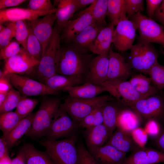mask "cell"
Segmentation results:
<instances>
[{"mask_svg": "<svg viewBox=\"0 0 164 164\" xmlns=\"http://www.w3.org/2000/svg\"><path fill=\"white\" fill-rule=\"evenodd\" d=\"M93 59L91 54L82 51L73 45L60 47L56 58V73L86 79Z\"/></svg>", "mask_w": 164, "mask_h": 164, "instance_id": "cell-1", "label": "cell"}, {"mask_svg": "<svg viewBox=\"0 0 164 164\" xmlns=\"http://www.w3.org/2000/svg\"><path fill=\"white\" fill-rule=\"evenodd\" d=\"M77 138L75 134L64 139L54 141L45 139L39 142L54 164H78Z\"/></svg>", "mask_w": 164, "mask_h": 164, "instance_id": "cell-2", "label": "cell"}, {"mask_svg": "<svg viewBox=\"0 0 164 164\" xmlns=\"http://www.w3.org/2000/svg\"><path fill=\"white\" fill-rule=\"evenodd\" d=\"M61 104V100L58 98L44 99L35 114L32 125L26 136L34 139L45 136Z\"/></svg>", "mask_w": 164, "mask_h": 164, "instance_id": "cell-3", "label": "cell"}, {"mask_svg": "<svg viewBox=\"0 0 164 164\" xmlns=\"http://www.w3.org/2000/svg\"><path fill=\"white\" fill-rule=\"evenodd\" d=\"M114 100L108 95L97 96L91 98H79L68 96L60 106L71 118L79 124L86 116L96 109Z\"/></svg>", "mask_w": 164, "mask_h": 164, "instance_id": "cell-4", "label": "cell"}, {"mask_svg": "<svg viewBox=\"0 0 164 164\" xmlns=\"http://www.w3.org/2000/svg\"><path fill=\"white\" fill-rule=\"evenodd\" d=\"M130 50L128 62L132 69L141 73L148 74L156 61L158 53L150 43L138 37L136 43Z\"/></svg>", "mask_w": 164, "mask_h": 164, "instance_id": "cell-5", "label": "cell"}, {"mask_svg": "<svg viewBox=\"0 0 164 164\" xmlns=\"http://www.w3.org/2000/svg\"><path fill=\"white\" fill-rule=\"evenodd\" d=\"M60 32L56 26L46 51L36 67L37 76L43 84L47 79L56 74V58L60 48Z\"/></svg>", "mask_w": 164, "mask_h": 164, "instance_id": "cell-6", "label": "cell"}, {"mask_svg": "<svg viewBox=\"0 0 164 164\" xmlns=\"http://www.w3.org/2000/svg\"><path fill=\"white\" fill-rule=\"evenodd\" d=\"M60 105L55 113L51 125L45 137L46 139L57 140L70 137L80 128Z\"/></svg>", "mask_w": 164, "mask_h": 164, "instance_id": "cell-7", "label": "cell"}, {"mask_svg": "<svg viewBox=\"0 0 164 164\" xmlns=\"http://www.w3.org/2000/svg\"><path fill=\"white\" fill-rule=\"evenodd\" d=\"M135 23L140 38L149 43H155L164 48V28L154 20L138 13L130 17Z\"/></svg>", "mask_w": 164, "mask_h": 164, "instance_id": "cell-8", "label": "cell"}, {"mask_svg": "<svg viewBox=\"0 0 164 164\" xmlns=\"http://www.w3.org/2000/svg\"><path fill=\"white\" fill-rule=\"evenodd\" d=\"M5 76L12 86L24 96L53 95L59 92L42 82L21 75L9 73Z\"/></svg>", "mask_w": 164, "mask_h": 164, "instance_id": "cell-9", "label": "cell"}, {"mask_svg": "<svg viewBox=\"0 0 164 164\" xmlns=\"http://www.w3.org/2000/svg\"><path fill=\"white\" fill-rule=\"evenodd\" d=\"M101 86L124 105L130 107L140 99L141 95L129 81L115 80L106 81Z\"/></svg>", "mask_w": 164, "mask_h": 164, "instance_id": "cell-10", "label": "cell"}, {"mask_svg": "<svg viewBox=\"0 0 164 164\" xmlns=\"http://www.w3.org/2000/svg\"><path fill=\"white\" fill-rule=\"evenodd\" d=\"M56 13L45 15L41 18L26 21L28 27L40 43L42 48V56L45 52L52 36L53 25L56 20Z\"/></svg>", "mask_w": 164, "mask_h": 164, "instance_id": "cell-11", "label": "cell"}, {"mask_svg": "<svg viewBox=\"0 0 164 164\" xmlns=\"http://www.w3.org/2000/svg\"><path fill=\"white\" fill-rule=\"evenodd\" d=\"M39 61L32 57L23 47L18 54L5 60L4 76L9 73H29L36 67Z\"/></svg>", "mask_w": 164, "mask_h": 164, "instance_id": "cell-12", "label": "cell"}, {"mask_svg": "<svg viewBox=\"0 0 164 164\" xmlns=\"http://www.w3.org/2000/svg\"><path fill=\"white\" fill-rule=\"evenodd\" d=\"M137 27L135 22L128 19L119 22L114 29L112 43L119 51L130 50L135 38Z\"/></svg>", "mask_w": 164, "mask_h": 164, "instance_id": "cell-13", "label": "cell"}, {"mask_svg": "<svg viewBox=\"0 0 164 164\" xmlns=\"http://www.w3.org/2000/svg\"><path fill=\"white\" fill-rule=\"evenodd\" d=\"M97 0L84 10L78 13L76 18L69 20L63 30L61 39L67 42H71L83 30L95 22L92 15V11Z\"/></svg>", "mask_w": 164, "mask_h": 164, "instance_id": "cell-14", "label": "cell"}, {"mask_svg": "<svg viewBox=\"0 0 164 164\" xmlns=\"http://www.w3.org/2000/svg\"><path fill=\"white\" fill-rule=\"evenodd\" d=\"M130 107L140 118L148 120L155 119L164 111L162 99L156 95L141 99Z\"/></svg>", "mask_w": 164, "mask_h": 164, "instance_id": "cell-15", "label": "cell"}, {"mask_svg": "<svg viewBox=\"0 0 164 164\" xmlns=\"http://www.w3.org/2000/svg\"><path fill=\"white\" fill-rule=\"evenodd\" d=\"M132 69L121 55L110 49L108 71L106 81H126L131 75Z\"/></svg>", "mask_w": 164, "mask_h": 164, "instance_id": "cell-16", "label": "cell"}, {"mask_svg": "<svg viewBox=\"0 0 164 164\" xmlns=\"http://www.w3.org/2000/svg\"><path fill=\"white\" fill-rule=\"evenodd\" d=\"M57 9L49 11H39L29 9L13 8L0 10V25L20 20L29 21L37 19L39 17L54 13Z\"/></svg>", "mask_w": 164, "mask_h": 164, "instance_id": "cell-17", "label": "cell"}, {"mask_svg": "<svg viewBox=\"0 0 164 164\" xmlns=\"http://www.w3.org/2000/svg\"><path fill=\"white\" fill-rule=\"evenodd\" d=\"M109 63V52L98 55L91 61L88 72L86 78V83L98 86L106 80Z\"/></svg>", "mask_w": 164, "mask_h": 164, "instance_id": "cell-18", "label": "cell"}, {"mask_svg": "<svg viewBox=\"0 0 164 164\" xmlns=\"http://www.w3.org/2000/svg\"><path fill=\"white\" fill-rule=\"evenodd\" d=\"M88 150L100 164H122L126 158V153L109 144L89 148Z\"/></svg>", "mask_w": 164, "mask_h": 164, "instance_id": "cell-19", "label": "cell"}, {"mask_svg": "<svg viewBox=\"0 0 164 164\" xmlns=\"http://www.w3.org/2000/svg\"><path fill=\"white\" fill-rule=\"evenodd\" d=\"M164 162V152L151 148H140L126 158L122 164H157Z\"/></svg>", "mask_w": 164, "mask_h": 164, "instance_id": "cell-20", "label": "cell"}, {"mask_svg": "<svg viewBox=\"0 0 164 164\" xmlns=\"http://www.w3.org/2000/svg\"><path fill=\"white\" fill-rule=\"evenodd\" d=\"M105 27L95 22L87 27L71 41L73 45L85 52L89 50V46L94 41L97 35Z\"/></svg>", "mask_w": 164, "mask_h": 164, "instance_id": "cell-21", "label": "cell"}, {"mask_svg": "<svg viewBox=\"0 0 164 164\" xmlns=\"http://www.w3.org/2000/svg\"><path fill=\"white\" fill-rule=\"evenodd\" d=\"M114 26L110 22L102 29L94 41L89 46V50L98 55L108 53L113 42Z\"/></svg>", "mask_w": 164, "mask_h": 164, "instance_id": "cell-22", "label": "cell"}, {"mask_svg": "<svg viewBox=\"0 0 164 164\" xmlns=\"http://www.w3.org/2000/svg\"><path fill=\"white\" fill-rule=\"evenodd\" d=\"M54 2L57 7L56 27L60 32L78 8L76 0H56Z\"/></svg>", "mask_w": 164, "mask_h": 164, "instance_id": "cell-23", "label": "cell"}, {"mask_svg": "<svg viewBox=\"0 0 164 164\" xmlns=\"http://www.w3.org/2000/svg\"><path fill=\"white\" fill-rule=\"evenodd\" d=\"M106 144L110 145L126 153L140 148L134 141L130 134L118 128L112 134Z\"/></svg>", "mask_w": 164, "mask_h": 164, "instance_id": "cell-24", "label": "cell"}, {"mask_svg": "<svg viewBox=\"0 0 164 164\" xmlns=\"http://www.w3.org/2000/svg\"><path fill=\"white\" fill-rule=\"evenodd\" d=\"M111 136L109 131L103 124L86 129L84 132L88 149L104 145Z\"/></svg>", "mask_w": 164, "mask_h": 164, "instance_id": "cell-25", "label": "cell"}, {"mask_svg": "<svg viewBox=\"0 0 164 164\" xmlns=\"http://www.w3.org/2000/svg\"><path fill=\"white\" fill-rule=\"evenodd\" d=\"M62 91L68 92L71 97L79 98H93L106 92L105 88L101 86L87 82L79 85L66 87Z\"/></svg>", "mask_w": 164, "mask_h": 164, "instance_id": "cell-26", "label": "cell"}, {"mask_svg": "<svg viewBox=\"0 0 164 164\" xmlns=\"http://www.w3.org/2000/svg\"><path fill=\"white\" fill-rule=\"evenodd\" d=\"M35 114L32 113L22 119L8 134L1 137L6 142L9 150L11 149L29 131L32 125Z\"/></svg>", "mask_w": 164, "mask_h": 164, "instance_id": "cell-27", "label": "cell"}, {"mask_svg": "<svg viewBox=\"0 0 164 164\" xmlns=\"http://www.w3.org/2000/svg\"><path fill=\"white\" fill-rule=\"evenodd\" d=\"M86 83L84 78L56 74L47 79L44 84L52 89L59 92L67 87L79 85Z\"/></svg>", "mask_w": 164, "mask_h": 164, "instance_id": "cell-28", "label": "cell"}, {"mask_svg": "<svg viewBox=\"0 0 164 164\" xmlns=\"http://www.w3.org/2000/svg\"><path fill=\"white\" fill-rule=\"evenodd\" d=\"M140 123L141 118L134 111H119L117 128L131 134L133 130L139 127Z\"/></svg>", "mask_w": 164, "mask_h": 164, "instance_id": "cell-29", "label": "cell"}, {"mask_svg": "<svg viewBox=\"0 0 164 164\" xmlns=\"http://www.w3.org/2000/svg\"><path fill=\"white\" fill-rule=\"evenodd\" d=\"M128 81L136 90L145 98L156 95L159 93L160 91L151 84L150 78L141 73L133 76Z\"/></svg>", "mask_w": 164, "mask_h": 164, "instance_id": "cell-30", "label": "cell"}, {"mask_svg": "<svg viewBox=\"0 0 164 164\" xmlns=\"http://www.w3.org/2000/svg\"><path fill=\"white\" fill-rule=\"evenodd\" d=\"M126 14L125 0H108L107 16L114 26L120 21L128 19Z\"/></svg>", "mask_w": 164, "mask_h": 164, "instance_id": "cell-31", "label": "cell"}, {"mask_svg": "<svg viewBox=\"0 0 164 164\" xmlns=\"http://www.w3.org/2000/svg\"><path fill=\"white\" fill-rule=\"evenodd\" d=\"M23 147L27 154L26 164H54L46 151L38 150L30 143L25 144Z\"/></svg>", "mask_w": 164, "mask_h": 164, "instance_id": "cell-32", "label": "cell"}, {"mask_svg": "<svg viewBox=\"0 0 164 164\" xmlns=\"http://www.w3.org/2000/svg\"><path fill=\"white\" fill-rule=\"evenodd\" d=\"M103 124L110 132L111 135L117 128L119 111L114 105L108 102L102 107Z\"/></svg>", "mask_w": 164, "mask_h": 164, "instance_id": "cell-33", "label": "cell"}, {"mask_svg": "<svg viewBox=\"0 0 164 164\" xmlns=\"http://www.w3.org/2000/svg\"><path fill=\"white\" fill-rule=\"evenodd\" d=\"M22 119L15 112L10 111L0 114V128L4 136L11 131Z\"/></svg>", "mask_w": 164, "mask_h": 164, "instance_id": "cell-34", "label": "cell"}, {"mask_svg": "<svg viewBox=\"0 0 164 164\" xmlns=\"http://www.w3.org/2000/svg\"><path fill=\"white\" fill-rule=\"evenodd\" d=\"M148 74L152 83L159 90L164 88V66L157 60L150 69Z\"/></svg>", "mask_w": 164, "mask_h": 164, "instance_id": "cell-35", "label": "cell"}, {"mask_svg": "<svg viewBox=\"0 0 164 164\" xmlns=\"http://www.w3.org/2000/svg\"><path fill=\"white\" fill-rule=\"evenodd\" d=\"M102 106L94 110L84 117L79 123L80 127L87 129L103 124Z\"/></svg>", "mask_w": 164, "mask_h": 164, "instance_id": "cell-36", "label": "cell"}, {"mask_svg": "<svg viewBox=\"0 0 164 164\" xmlns=\"http://www.w3.org/2000/svg\"><path fill=\"white\" fill-rule=\"evenodd\" d=\"M28 28L29 34L27 43V51L32 57L40 62L43 53L41 45L29 27Z\"/></svg>", "mask_w": 164, "mask_h": 164, "instance_id": "cell-37", "label": "cell"}, {"mask_svg": "<svg viewBox=\"0 0 164 164\" xmlns=\"http://www.w3.org/2000/svg\"><path fill=\"white\" fill-rule=\"evenodd\" d=\"M39 103L37 99L22 96L16 107L15 112L23 119L32 113Z\"/></svg>", "mask_w": 164, "mask_h": 164, "instance_id": "cell-38", "label": "cell"}, {"mask_svg": "<svg viewBox=\"0 0 164 164\" xmlns=\"http://www.w3.org/2000/svg\"><path fill=\"white\" fill-rule=\"evenodd\" d=\"M22 97L19 91L13 88L12 89L8 92L3 103L0 106V114L11 111L16 108Z\"/></svg>", "mask_w": 164, "mask_h": 164, "instance_id": "cell-39", "label": "cell"}, {"mask_svg": "<svg viewBox=\"0 0 164 164\" xmlns=\"http://www.w3.org/2000/svg\"><path fill=\"white\" fill-rule=\"evenodd\" d=\"M108 9V0H97L92 11L94 21L101 25L107 26L105 18Z\"/></svg>", "mask_w": 164, "mask_h": 164, "instance_id": "cell-40", "label": "cell"}, {"mask_svg": "<svg viewBox=\"0 0 164 164\" xmlns=\"http://www.w3.org/2000/svg\"><path fill=\"white\" fill-rule=\"evenodd\" d=\"M15 38L27 51V43L29 29L26 21L20 20L15 22Z\"/></svg>", "mask_w": 164, "mask_h": 164, "instance_id": "cell-41", "label": "cell"}, {"mask_svg": "<svg viewBox=\"0 0 164 164\" xmlns=\"http://www.w3.org/2000/svg\"><path fill=\"white\" fill-rule=\"evenodd\" d=\"M6 26L0 31V48L1 49L8 44L15 35V22L6 23Z\"/></svg>", "mask_w": 164, "mask_h": 164, "instance_id": "cell-42", "label": "cell"}, {"mask_svg": "<svg viewBox=\"0 0 164 164\" xmlns=\"http://www.w3.org/2000/svg\"><path fill=\"white\" fill-rule=\"evenodd\" d=\"M16 40H12L7 46L0 49V58L5 60L19 53L22 48Z\"/></svg>", "mask_w": 164, "mask_h": 164, "instance_id": "cell-43", "label": "cell"}, {"mask_svg": "<svg viewBox=\"0 0 164 164\" xmlns=\"http://www.w3.org/2000/svg\"><path fill=\"white\" fill-rule=\"evenodd\" d=\"M78 164H100L82 143L77 145Z\"/></svg>", "mask_w": 164, "mask_h": 164, "instance_id": "cell-44", "label": "cell"}, {"mask_svg": "<svg viewBox=\"0 0 164 164\" xmlns=\"http://www.w3.org/2000/svg\"><path fill=\"white\" fill-rule=\"evenodd\" d=\"M125 3L128 17L130 18L138 13H141L144 10V0H125Z\"/></svg>", "mask_w": 164, "mask_h": 164, "instance_id": "cell-45", "label": "cell"}, {"mask_svg": "<svg viewBox=\"0 0 164 164\" xmlns=\"http://www.w3.org/2000/svg\"><path fill=\"white\" fill-rule=\"evenodd\" d=\"M28 9L39 11H49L56 9L50 0H30Z\"/></svg>", "mask_w": 164, "mask_h": 164, "instance_id": "cell-46", "label": "cell"}, {"mask_svg": "<svg viewBox=\"0 0 164 164\" xmlns=\"http://www.w3.org/2000/svg\"><path fill=\"white\" fill-rule=\"evenodd\" d=\"M135 142L140 148L144 147L148 140V135L144 129L138 127L131 133Z\"/></svg>", "mask_w": 164, "mask_h": 164, "instance_id": "cell-47", "label": "cell"}, {"mask_svg": "<svg viewBox=\"0 0 164 164\" xmlns=\"http://www.w3.org/2000/svg\"><path fill=\"white\" fill-rule=\"evenodd\" d=\"M144 130L148 135L153 138H157L161 133L160 125L155 119L149 120Z\"/></svg>", "mask_w": 164, "mask_h": 164, "instance_id": "cell-48", "label": "cell"}, {"mask_svg": "<svg viewBox=\"0 0 164 164\" xmlns=\"http://www.w3.org/2000/svg\"><path fill=\"white\" fill-rule=\"evenodd\" d=\"M146 12L149 18H153L155 12L161 4L162 0H146Z\"/></svg>", "mask_w": 164, "mask_h": 164, "instance_id": "cell-49", "label": "cell"}, {"mask_svg": "<svg viewBox=\"0 0 164 164\" xmlns=\"http://www.w3.org/2000/svg\"><path fill=\"white\" fill-rule=\"evenodd\" d=\"M27 160V154L23 146L16 156L12 159L11 164H26Z\"/></svg>", "mask_w": 164, "mask_h": 164, "instance_id": "cell-50", "label": "cell"}, {"mask_svg": "<svg viewBox=\"0 0 164 164\" xmlns=\"http://www.w3.org/2000/svg\"><path fill=\"white\" fill-rule=\"evenodd\" d=\"M25 0H0V10L13 6L18 5L26 1Z\"/></svg>", "mask_w": 164, "mask_h": 164, "instance_id": "cell-51", "label": "cell"}, {"mask_svg": "<svg viewBox=\"0 0 164 164\" xmlns=\"http://www.w3.org/2000/svg\"><path fill=\"white\" fill-rule=\"evenodd\" d=\"M13 87L5 76L0 78V93H8Z\"/></svg>", "mask_w": 164, "mask_h": 164, "instance_id": "cell-52", "label": "cell"}, {"mask_svg": "<svg viewBox=\"0 0 164 164\" xmlns=\"http://www.w3.org/2000/svg\"><path fill=\"white\" fill-rule=\"evenodd\" d=\"M153 18L161 22L164 26V0L154 14Z\"/></svg>", "mask_w": 164, "mask_h": 164, "instance_id": "cell-53", "label": "cell"}, {"mask_svg": "<svg viewBox=\"0 0 164 164\" xmlns=\"http://www.w3.org/2000/svg\"><path fill=\"white\" fill-rule=\"evenodd\" d=\"M9 149L6 142L1 137L0 138V159L9 154Z\"/></svg>", "mask_w": 164, "mask_h": 164, "instance_id": "cell-54", "label": "cell"}, {"mask_svg": "<svg viewBox=\"0 0 164 164\" xmlns=\"http://www.w3.org/2000/svg\"><path fill=\"white\" fill-rule=\"evenodd\" d=\"M155 143L161 151L164 152V131L157 138Z\"/></svg>", "mask_w": 164, "mask_h": 164, "instance_id": "cell-55", "label": "cell"}, {"mask_svg": "<svg viewBox=\"0 0 164 164\" xmlns=\"http://www.w3.org/2000/svg\"><path fill=\"white\" fill-rule=\"evenodd\" d=\"M95 0H76L79 9L91 5L95 1Z\"/></svg>", "mask_w": 164, "mask_h": 164, "instance_id": "cell-56", "label": "cell"}, {"mask_svg": "<svg viewBox=\"0 0 164 164\" xmlns=\"http://www.w3.org/2000/svg\"><path fill=\"white\" fill-rule=\"evenodd\" d=\"M11 161L12 159L8 154L0 159V164H11Z\"/></svg>", "mask_w": 164, "mask_h": 164, "instance_id": "cell-57", "label": "cell"}, {"mask_svg": "<svg viewBox=\"0 0 164 164\" xmlns=\"http://www.w3.org/2000/svg\"><path fill=\"white\" fill-rule=\"evenodd\" d=\"M8 93H0V106L2 105L5 101Z\"/></svg>", "mask_w": 164, "mask_h": 164, "instance_id": "cell-58", "label": "cell"}, {"mask_svg": "<svg viewBox=\"0 0 164 164\" xmlns=\"http://www.w3.org/2000/svg\"><path fill=\"white\" fill-rule=\"evenodd\" d=\"M160 52L163 54L164 56V48L162 47L160 51Z\"/></svg>", "mask_w": 164, "mask_h": 164, "instance_id": "cell-59", "label": "cell"}]
</instances>
